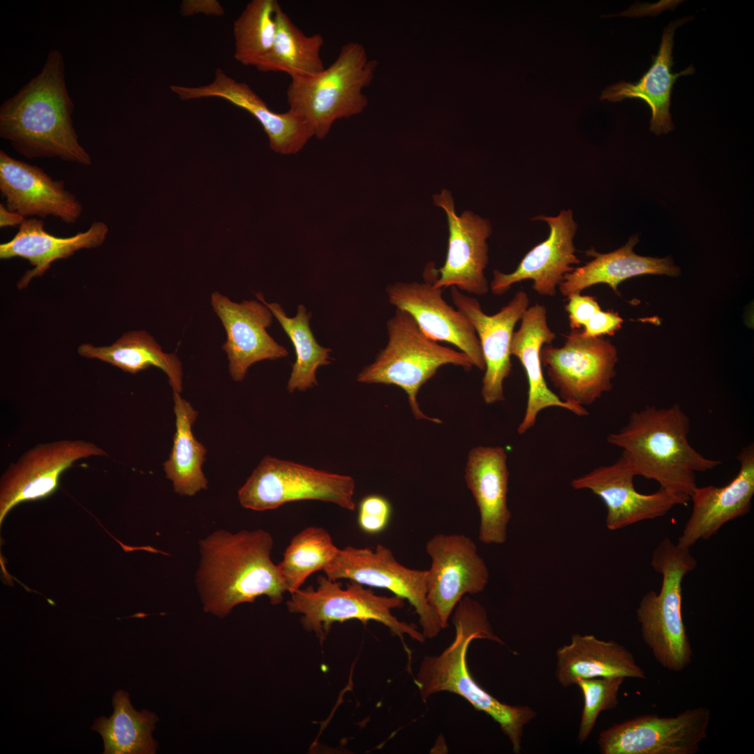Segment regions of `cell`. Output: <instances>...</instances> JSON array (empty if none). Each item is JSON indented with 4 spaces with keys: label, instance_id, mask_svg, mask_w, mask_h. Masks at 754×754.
Segmentation results:
<instances>
[{
    "label": "cell",
    "instance_id": "6da1fadb",
    "mask_svg": "<svg viewBox=\"0 0 754 754\" xmlns=\"http://www.w3.org/2000/svg\"><path fill=\"white\" fill-rule=\"evenodd\" d=\"M74 108L63 54L52 49L40 73L1 105L0 136L27 158L57 157L90 165L73 124Z\"/></svg>",
    "mask_w": 754,
    "mask_h": 754
},
{
    "label": "cell",
    "instance_id": "7a4b0ae2",
    "mask_svg": "<svg viewBox=\"0 0 754 754\" xmlns=\"http://www.w3.org/2000/svg\"><path fill=\"white\" fill-rule=\"evenodd\" d=\"M274 541L263 529L237 533L219 530L199 543L196 584L205 612L227 616L237 605L266 596L278 605L288 592L271 559Z\"/></svg>",
    "mask_w": 754,
    "mask_h": 754
},
{
    "label": "cell",
    "instance_id": "3957f363",
    "mask_svg": "<svg viewBox=\"0 0 754 754\" xmlns=\"http://www.w3.org/2000/svg\"><path fill=\"white\" fill-rule=\"evenodd\" d=\"M452 621L453 641L440 654L424 657L414 679L422 700L426 702L444 691L462 697L494 719L510 741L512 751L519 753L524 727L536 717V711L526 705L513 706L497 700L476 683L466 662L472 641L487 640L503 644V640L494 633L485 607L469 596L458 603Z\"/></svg>",
    "mask_w": 754,
    "mask_h": 754
},
{
    "label": "cell",
    "instance_id": "277c9868",
    "mask_svg": "<svg viewBox=\"0 0 754 754\" xmlns=\"http://www.w3.org/2000/svg\"><path fill=\"white\" fill-rule=\"evenodd\" d=\"M690 418L676 404L649 406L633 412L628 423L607 437L622 449L621 455L636 476L657 482L660 488L690 498L696 473L713 470L721 461L704 457L688 438Z\"/></svg>",
    "mask_w": 754,
    "mask_h": 754
},
{
    "label": "cell",
    "instance_id": "5b68a950",
    "mask_svg": "<svg viewBox=\"0 0 754 754\" xmlns=\"http://www.w3.org/2000/svg\"><path fill=\"white\" fill-rule=\"evenodd\" d=\"M651 565L662 576L658 593L650 591L636 609L644 642L665 669L682 672L693 662V651L681 612L682 582L697 566L690 549L665 538L654 549Z\"/></svg>",
    "mask_w": 754,
    "mask_h": 754
},
{
    "label": "cell",
    "instance_id": "8992f818",
    "mask_svg": "<svg viewBox=\"0 0 754 754\" xmlns=\"http://www.w3.org/2000/svg\"><path fill=\"white\" fill-rule=\"evenodd\" d=\"M377 65L361 44L348 42L320 73L290 78L286 91L289 109L308 123L313 136L323 139L336 121L357 115L367 107L362 91L371 82Z\"/></svg>",
    "mask_w": 754,
    "mask_h": 754
},
{
    "label": "cell",
    "instance_id": "52a82bcc",
    "mask_svg": "<svg viewBox=\"0 0 754 754\" xmlns=\"http://www.w3.org/2000/svg\"><path fill=\"white\" fill-rule=\"evenodd\" d=\"M388 342L374 362L359 373L357 380L364 383L392 385L403 389L417 420L441 423L427 416L417 399L421 387L445 364L470 370L472 362L461 351L441 346L429 337L407 311L396 308L387 322Z\"/></svg>",
    "mask_w": 754,
    "mask_h": 754
},
{
    "label": "cell",
    "instance_id": "ba28073f",
    "mask_svg": "<svg viewBox=\"0 0 754 754\" xmlns=\"http://www.w3.org/2000/svg\"><path fill=\"white\" fill-rule=\"evenodd\" d=\"M317 582L316 589L309 586L291 593L287 607L290 612L302 614L304 628L315 632L320 639L332 623L357 619L363 623L380 622L402 640L407 635L418 642L425 641V637L415 624L401 621L392 614V609L404 607V599L394 595L378 596L353 581L347 584L346 589H343L341 582L327 577L319 576Z\"/></svg>",
    "mask_w": 754,
    "mask_h": 754
},
{
    "label": "cell",
    "instance_id": "9c48e42d",
    "mask_svg": "<svg viewBox=\"0 0 754 754\" xmlns=\"http://www.w3.org/2000/svg\"><path fill=\"white\" fill-rule=\"evenodd\" d=\"M355 483L351 476L265 457L238 491L245 508L264 511L289 502L316 500L354 510Z\"/></svg>",
    "mask_w": 754,
    "mask_h": 754
},
{
    "label": "cell",
    "instance_id": "30bf717a",
    "mask_svg": "<svg viewBox=\"0 0 754 754\" xmlns=\"http://www.w3.org/2000/svg\"><path fill=\"white\" fill-rule=\"evenodd\" d=\"M540 360L559 398L584 407L611 390L618 352L603 337H586L576 329L570 330L561 347L545 344Z\"/></svg>",
    "mask_w": 754,
    "mask_h": 754
},
{
    "label": "cell",
    "instance_id": "8fae6325",
    "mask_svg": "<svg viewBox=\"0 0 754 754\" xmlns=\"http://www.w3.org/2000/svg\"><path fill=\"white\" fill-rule=\"evenodd\" d=\"M323 571L330 580L348 579L364 586L387 589L407 600L418 616L426 639L436 637L442 630L427 603V570L402 565L385 545L378 544L374 549L352 546L339 549Z\"/></svg>",
    "mask_w": 754,
    "mask_h": 754
},
{
    "label": "cell",
    "instance_id": "7c38bea8",
    "mask_svg": "<svg viewBox=\"0 0 754 754\" xmlns=\"http://www.w3.org/2000/svg\"><path fill=\"white\" fill-rule=\"evenodd\" d=\"M711 711L688 709L674 716L644 714L603 730L602 754H695L707 737Z\"/></svg>",
    "mask_w": 754,
    "mask_h": 754
},
{
    "label": "cell",
    "instance_id": "4fadbf2b",
    "mask_svg": "<svg viewBox=\"0 0 754 754\" xmlns=\"http://www.w3.org/2000/svg\"><path fill=\"white\" fill-rule=\"evenodd\" d=\"M425 549L431 559L427 600L443 630L465 596L484 591L489 572L476 544L466 535L438 533L427 541Z\"/></svg>",
    "mask_w": 754,
    "mask_h": 754
},
{
    "label": "cell",
    "instance_id": "5bb4252c",
    "mask_svg": "<svg viewBox=\"0 0 754 754\" xmlns=\"http://www.w3.org/2000/svg\"><path fill=\"white\" fill-rule=\"evenodd\" d=\"M94 456L108 454L95 443L81 439L39 443L24 452L1 477L0 524L17 505L52 494L66 470L74 462Z\"/></svg>",
    "mask_w": 754,
    "mask_h": 754
},
{
    "label": "cell",
    "instance_id": "9a60e30c",
    "mask_svg": "<svg viewBox=\"0 0 754 754\" xmlns=\"http://www.w3.org/2000/svg\"><path fill=\"white\" fill-rule=\"evenodd\" d=\"M433 201L445 212L449 232L445 261L437 270L434 286H454L470 294L486 295L490 290L485 275L489 262L487 240L492 232L490 221L469 210L457 215L447 189L435 194Z\"/></svg>",
    "mask_w": 754,
    "mask_h": 754
},
{
    "label": "cell",
    "instance_id": "2e32d148",
    "mask_svg": "<svg viewBox=\"0 0 754 754\" xmlns=\"http://www.w3.org/2000/svg\"><path fill=\"white\" fill-rule=\"evenodd\" d=\"M635 476L629 462L621 455L614 463L573 479L571 486L575 489H589L603 500L607 508L606 526L611 531L661 517L674 507L686 505L690 501L663 488L642 494L635 488Z\"/></svg>",
    "mask_w": 754,
    "mask_h": 754
},
{
    "label": "cell",
    "instance_id": "e0dca14e",
    "mask_svg": "<svg viewBox=\"0 0 754 754\" xmlns=\"http://www.w3.org/2000/svg\"><path fill=\"white\" fill-rule=\"evenodd\" d=\"M450 297L454 305L471 323L478 337L485 364L481 395L487 404L505 400L503 382L512 370L510 344L517 323L529 306L524 290L494 315L486 314L476 298L465 295L452 286Z\"/></svg>",
    "mask_w": 754,
    "mask_h": 754
},
{
    "label": "cell",
    "instance_id": "ac0fdd59",
    "mask_svg": "<svg viewBox=\"0 0 754 754\" xmlns=\"http://www.w3.org/2000/svg\"><path fill=\"white\" fill-rule=\"evenodd\" d=\"M532 220L546 222L549 236L531 249L512 272L494 271L489 289L495 295H503L517 283L531 280L532 288L538 294L555 296L565 275L575 269L572 265L581 263L574 245L577 223L570 209H563L555 216L539 215Z\"/></svg>",
    "mask_w": 754,
    "mask_h": 754
},
{
    "label": "cell",
    "instance_id": "d6986e66",
    "mask_svg": "<svg viewBox=\"0 0 754 754\" xmlns=\"http://www.w3.org/2000/svg\"><path fill=\"white\" fill-rule=\"evenodd\" d=\"M429 278L428 274L424 272ZM429 279L426 282H397L388 285L389 302L396 308L409 313L421 330L436 341L455 346L471 360L473 366L485 371V364L480 343L474 327L458 309L443 298L444 289L435 288Z\"/></svg>",
    "mask_w": 754,
    "mask_h": 754
},
{
    "label": "cell",
    "instance_id": "ffe728a7",
    "mask_svg": "<svg viewBox=\"0 0 754 754\" xmlns=\"http://www.w3.org/2000/svg\"><path fill=\"white\" fill-rule=\"evenodd\" d=\"M211 304L226 332L222 349L229 361V372L235 381L242 380L249 368L264 360L286 357L288 350L279 344L267 332L272 323L273 314L260 301H231L214 292Z\"/></svg>",
    "mask_w": 754,
    "mask_h": 754
},
{
    "label": "cell",
    "instance_id": "44dd1931",
    "mask_svg": "<svg viewBox=\"0 0 754 754\" xmlns=\"http://www.w3.org/2000/svg\"><path fill=\"white\" fill-rule=\"evenodd\" d=\"M0 191L10 211L28 218L53 216L71 224L83 206L63 180L53 179L42 168L0 150Z\"/></svg>",
    "mask_w": 754,
    "mask_h": 754
},
{
    "label": "cell",
    "instance_id": "7402d4cb",
    "mask_svg": "<svg viewBox=\"0 0 754 754\" xmlns=\"http://www.w3.org/2000/svg\"><path fill=\"white\" fill-rule=\"evenodd\" d=\"M170 89L183 101L216 97L224 99L250 113L267 134L275 152L295 154L313 137L308 123L290 109L283 113L270 110L266 103L244 82H237L221 68L212 82L200 87L171 85Z\"/></svg>",
    "mask_w": 754,
    "mask_h": 754
},
{
    "label": "cell",
    "instance_id": "603a6c76",
    "mask_svg": "<svg viewBox=\"0 0 754 754\" xmlns=\"http://www.w3.org/2000/svg\"><path fill=\"white\" fill-rule=\"evenodd\" d=\"M739 469L722 487L697 486L690 496L693 509L677 545L690 549L697 541L716 534L726 523L747 515L754 495V445L741 448L737 457Z\"/></svg>",
    "mask_w": 754,
    "mask_h": 754
},
{
    "label": "cell",
    "instance_id": "cb8c5ba5",
    "mask_svg": "<svg viewBox=\"0 0 754 754\" xmlns=\"http://www.w3.org/2000/svg\"><path fill=\"white\" fill-rule=\"evenodd\" d=\"M507 458L501 446H477L468 455L464 479L479 510L478 539L484 544L501 545L507 539L511 519Z\"/></svg>",
    "mask_w": 754,
    "mask_h": 754
},
{
    "label": "cell",
    "instance_id": "d4e9b609",
    "mask_svg": "<svg viewBox=\"0 0 754 754\" xmlns=\"http://www.w3.org/2000/svg\"><path fill=\"white\" fill-rule=\"evenodd\" d=\"M556 337L548 325L547 309L540 304L528 306L521 319L519 329L513 333L510 355L519 360L528 384L526 411L517 427L520 435L535 425L541 411L549 407L562 408L579 416L589 414L584 407L562 401L548 387L544 378L540 350L545 344H552Z\"/></svg>",
    "mask_w": 754,
    "mask_h": 754
},
{
    "label": "cell",
    "instance_id": "484cf974",
    "mask_svg": "<svg viewBox=\"0 0 754 754\" xmlns=\"http://www.w3.org/2000/svg\"><path fill=\"white\" fill-rule=\"evenodd\" d=\"M108 231L109 228L105 222L96 221L84 232L59 237L45 230L41 219H25L13 239L0 244V258H22L33 266L17 283L18 288L24 289L34 277L43 276L54 261L69 258L81 249L102 245Z\"/></svg>",
    "mask_w": 754,
    "mask_h": 754
},
{
    "label": "cell",
    "instance_id": "4316f807",
    "mask_svg": "<svg viewBox=\"0 0 754 754\" xmlns=\"http://www.w3.org/2000/svg\"><path fill=\"white\" fill-rule=\"evenodd\" d=\"M556 678L564 688L579 679L621 677L646 679V672L633 654L613 640H603L593 635L573 634L569 644L556 650Z\"/></svg>",
    "mask_w": 754,
    "mask_h": 754
},
{
    "label": "cell",
    "instance_id": "83f0119b",
    "mask_svg": "<svg viewBox=\"0 0 754 754\" xmlns=\"http://www.w3.org/2000/svg\"><path fill=\"white\" fill-rule=\"evenodd\" d=\"M638 242V235H633L623 246L612 252L600 253L593 248L587 250L586 254L593 259L565 275L558 288L561 293L567 298L599 283L608 285L617 293L618 286L633 276L644 274L677 276L680 274L679 268L671 257L658 258L636 254L633 248Z\"/></svg>",
    "mask_w": 754,
    "mask_h": 754
},
{
    "label": "cell",
    "instance_id": "f1b7e54d",
    "mask_svg": "<svg viewBox=\"0 0 754 754\" xmlns=\"http://www.w3.org/2000/svg\"><path fill=\"white\" fill-rule=\"evenodd\" d=\"M686 19L670 22L664 29L658 53L648 71L635 83L619 82L607 87L600 99L611 102L624 98H639L646 102L651 110L650 130L656 135L667 133L674 129L670 112V98L677 77L693 74L695 69L688 66L680 73L671 72L672 48L675 29Z\"/></svg>",
    "mask_w": 754,
    "mask_h": 754
},
{
    "label": "cell",
    "instance_id": "f546056e",
    "mask_svg": "<svg viewBox=\"0 0 754 754\" xmlns=\"http://www.w3.org/2000/svg\"><path fill=\"white\" fill-rule=\"evenodd\" d=\"M80 355L97 359L135 374L152 366L168 377L173 392L182 390V366L175 353H164L152 336L144 330L124 334L110 346H94L84 343L77 348Z\"/></svg>",
    "mask_w": 754,
    "mask_h": 754
},
{
    "label": "cell",
    "instance_id": "4dcf8cb0",
    "mask_svg": "<svg viewBox=\"0 0 754 754\" xmlns=\"http://www.w3.org/2000/svg\"><path fill=\"white\" fill-rule=\"evenodd\" d=\"M176 431L169 458L163 464L165 477L172 482L175 491L181 496H194L207 488L202 472L206 449L192 432L198 413L191 404L173 392Z\"/></svg>",
    "mask_w": 754,
    "mask_h": 754
},
{
    "label": "cell",
    "instance_id": "1f68e13d",
    "mask_svg": "<svg viewBox=\"0 0 754 754\" xmlns=\"http://www.w3.org/2000/svg\"><path fill=\"white\" fill-rule=\"evenodd\" d=\"M276 33L270 52L256 68L263 72H281L290 78L313 76L325 69L320 57L324 38L320 34L305 35L280 4L275 13Z\"/></svg>",
    "mask_w": 754,
    "mask_h": 754
},
{
    "label": "cell",
    "instance_id": "d6a6232c",
    "mask_svg": "<svg viewBox=\"0 0 754 754\" xmlns=\"http://www.w3.org/2000/svg\"><path fill=\"white\" fill-rule=\"evenodd\" d=\"M114 712L109 718H97L91 727L100 733L105 754H152L157 744L151 736L158 717L144 710L137 711L128 694L117 691L112 699Z\"/></svg>",
    "mask_w": 754,
    "mask_h": 754
},
{
    "label": "cell",
    "instance_id": "836d02e7",
    "mask_svg": "<svg viewBox=\"0 0 754 754\" xmlns=\"http://www.w3.org/2000/svg\"><path fill=\"white\" fill-rule=\"evenodd\" d=\"M256 296L279 322L295 348L296 360L288 382V392L305 391L317 385L316 374L318 368L330 364L332 358L330 356L332 350L321 346L311 332L309 327L311 313L301 304L297 307V315L290 318L279 304L267 302L260 293H256Z\"/></svg>",
    "mask_w": 754,
    "mask_h": 754
},
{
    "label": "cell",
    "instance_id": "e575fe53",
    "mask_svg": "<svg viewBox=\"0 0 754 754\" xmlns=\"http://www.w3.org/2000/svg\"><path fill=\"white\" fill-rule=\"evenodd\" d=\"M339 549L330 533L320 526H309L291 539L278 564L290 593L299 590L313 572L324 570Z\"/></svg>",
    "mask_w": 754,
    "mask_h": 754
},
{
    "label": "cell",
    "instance_id": "d590c367",
    "mask_svg": "<svg viewBox=\"0 0 754 754\" xmlns=\"http://www.w3.org/2000/svg\"><path fill=\"white\" fill-rule=\"evenodd\" d=\"M275 0H253L233 24L235 58L256 68L270 52L276 33Z\"/></svg>",
    "mask_w": 754,
    "mask_h": 754
},
{
    "label": "cell",
    "instance_id": "8d00e7d4",
    "mask_svg": "<svg viewBox=\"0 0 754 754\" xmlns=\"http://www.w3.org/2000/svg\"><path fill=\"white\" fill-rule=\"evenodd\" d=\"M625 679L621 677H596L576 681L575 685L580 688L584 697L577 734L580 743H584L590 736L601 712L616 707L619 692Z\"/></svg>",
    "mask_w": 754,
    "mask_h": 754
},
{
    "label": "cell",
    "instance_id": "74e56055",
    "mask_svg": "<svg viewBox=\"0 0 754 754\" xmlns=\"http://www.w3.org/2000/svg\"><path fill=\"white\" fill-rule=\"evenodd\" d=\"M392 515V505L383 496L370 494L359 503L357 523L367 534H377L387 527Z\"/></svg>",
    "mask_w": 754,
    "mask_h": 754
},
{
    "label": "cell",
    "instance_id": "f35d334b",
    "mask_svg": "<svg viewBox=\"0 0 754 754\" xmlns=\"http://www.w3.org/2000/svg\"><path fill=\"white\" fill-rule=\"evenodd\" d=\"M566 299L568 303L565 309L568 315L571 330L581 329L596 313L601 310L596 297L592 296L576 293Z\"/></svg>",
    "mask_w": 754,
    "mask_h": 754
},
{
    "label": "cell",
    "instance_id": "ab89813d",
    "mask_svg": "<svg viewBox=\"0 0 754 754\" xmlns=\"http://www.w3.org/2000/svg\"><path fill=\"white\" fill-rule=\"evenodd\" d=\"M623 320L618 313L613 311H598L582 329V334L586 337H600L603 335H613L619 330Z\"/></svg>",
    "mask_w": 754,
    "mask_h": 754
},
{
    "label": "cell",
    "instance_id": "60d3db41",
    "mask_svg": "<svg viewBox=\"0 0 754 754\" xmlns=\"http://www.w3.org/2000/svg\"><path fill=\"white\" fill-rule=\"evenodd\" d=\"M24 219L20 214L10 211L3 204H0L1 228L20 226Z\"/></svg>",
    "mask_w": 754,
    "mask_h": 754
}]
</instances>
